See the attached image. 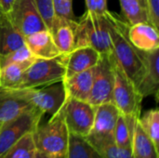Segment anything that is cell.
<instances>
[{"mask_svg": "<svg viewBox=\"0 0 159 158\" xmlns=\"http://www.w3.org/2000/svg\"><path fill=\"white\" fill-rule=\"evenodd\" d=\"M131 150L133 158H159L158 149L142 129L138 120L133 131Z\"/></svg>", "mask_w": 159, "mask_h": 158, "instance_id": "ffe728a7", "label": "cell"}, {"mask_svg": "<svg viewBox=\"0 0 159 158\" xmlns=\"http://www.w3.org/2000/svg\"><path fill=\"white\" fill-rule=\"evenodd\" d=\"M87 10L97 15H103L108 11L107 0H86Z\"/></svg>", "mask_w": 159, "mask_h": 158, "instance_id": "4dcf8cb0", "label": "cell"}, {"mask_svg": "<svg viewBox=\"0 0 159 158\" xmlns=\"http://www.w3.org/2000/svg\"><path fill=\"white\" fill-rule=\"evenodd\" d=\"M90 47L100 54H112V41L106 13L97 15L89 12L77 20L75 32V48Z\"/></svg>", "mask_w": 159, "mask_h": 158, "instance_id": "7a4b0ae2", "label": "cell"}, {"mask_svg": "<svg viewBox=\"0 0 159 158\" xmlns=\"http://www.w3.org/2000/svg\"><path fill=\"white\" fill-rule=\"evenodd\" d=\"M142 129L151 139L155 146H159V111L157 108L148 110L144 115L138 118Z\"/></svg>", "mask_w": 159, "mask_h": 158, "instance_id": "484cf974", "label": "cell"}, {"mask_svg": "<svg viewBox=\"0 0 159 158\" xmlns=\"http://www.w3.org/2000/svg\"><path fill=\"white\" fill-rule=\"evenodd\" d=\"M119 111L114 103H103L95 107V116L90 132L86 137L89 141L114 138V130Z\"/></svg>", "mask_w": 159, "mask_h": 158, "instance_id": "8fae6325", "label": "cell"}, {"mask_svg": "<svg viewBox=\"0 0 159 158\" xmlns=\"http://www.w3.org/2000/svg\"><path fill=\"white\" fill-rule=\"evenodd\" d=\"M147 11L151 23L159 28V0H146Z\"/></svg>", "mask_w": 159, "mask_h": 158, "instance_id": "1f68e13d", "label": "cell"}, {"mask_svg": "<svg viewBox=\"0 0 159 158\" xmlns=\"http://www.w3.org/2000/svg\"><path fill=\"white\" fill-rule=\"evenodd\" d=\"M34 108L26 98L23 88H0V123L9 121Z\"/></svg>", "mask_w": 159, "mask_h": 158, "instance_id": "4fadbf2b", "label": "cell"}, {"mask_svg": "<svg viewBox=\"0 0 159 158\" xmlns=\"http://www.w3.org/2000/svg\"><path fill=\"white\" fill-rule=\"evenodd\" d=\"M36 152L33 133L24 135L4 156L3 158H33Z\"/></svg>", "mask_w": 159, "mask_h": 158, "instance_id": "4316f807", "label": "cell"}, {"mask_svg": "<svg viewBox=\"0 0 159 158\" xmlns=\"http://www.w3.org/2000/svg\"><path fill=\"white\" fill-rule=\"evenodd\" d=\"M106 17L109 22L113 55L126 75L138 88L143 77L145 68L139 54V49L129 39L128 30L129 25L116 13L109 10L106 12Z\"/></svg>", "mask_w": 159, "mask_h": 158, "instance_id": "6da1fadb", "label": "cell"}, {"mask_svg": "<svg viewBox=\"0 0 159 158\" xmlns=\"http://www.w3.org/2000/svg\"><path fill=\"white\" fill-rule=\"evenodd\" d=\"M89 142L99 151L102 158H133L131 148H121L116 146L114 138Z\"/></svg>", "mask_w": 159, "mask_h": 158, "instance_id": "d4e9b609", "label": "cell"}, {"mask_svg": "<svg viewBox=\"0 0 159 158\" xmlns=\"http://www.w3.org/2000/svg\"><path fill=\"white\" fill-rule=\"evenodd\" d=\"M139 54L145 70L137 90L143 98L155 96L157 101L159 91V48L150 51L139 49Z\"/></svg>", "mask_w": 159, "mask_h": 158, "instance_id": "7c38bea8", "label": "cell"}, {"mask_svg": "<svg viewBox=\"0 0 159 158\" xmlns=\"http://www.w3.org/2000/svg\"><path fill=\"white\" fill-rule=\"evenodd\" d=\"M24 36L20 34L4 15L0 20V58L24 46Z\"/></svg>", "mask_w": 159, "mask_h": 158, "instance_id": "d6986e66", "label": "cell"}, {"mask_svg": "<svg viewBox=\"0 0 159 158\" xmlns=\"http://www.w3.org/2000/svg\"><path fill=\"white\" fill-rule=\"evenodd\" d=\"M114 71L115 83L113 89V103L123 115L139 118L143 98L139 93L134 84L126 75L115 57Z\"/></svg>", "mask_w": 159, "mask_h": 158, "instance_id": "5b68a950", "label": "cell"}, {"mask_svg": "<svg viewBox=\"0 0 159 158\" xmlns=\"http://www.w3.org/2000/svg\"><path fill=\"white\" fill-rule=\"evenodd\" d=\"M100 55L101 54L98 51L90 47L74 48V50L67 55L63 80L96 66L99 61Z\"/></svg>", "mask_w": 159, "mask_h": 158, "instance_id": "5bb4252c", "label": "cell"}, {"mask_svg": "<svg viewBox=\"0 0 159 158\" xmlns=\"http://www.w3.org/2000/svg\"><path fill=\"white\" fill-rule=\"evenodd\" d=\"M67 55L61 54L47 60L36 59L25 71L20 88H35L63 81Z\"/></svg>", "mask_w": 159, "mask_h": 158, "instance_id": "277c9868", "label": "cell"}, {"mask_svg": "<svg viewBox=\"0 0 159 158\" xmlns=\"http://www.w3.org/2000/svg\"><path fill=\"white\" fill-rule=\"evenodd\" d=\"M15 0H0V8L2 12L4 14H7L10 10Z\"/></svg>", "mask_w": 159, "mask_h": 158, "instance_id": "d6a6232c", "label": "cell"}, {"mask_svg": "<svg viewBox=\"0 0 159 158\" xmlns=\"http://www.w3.org/2000/svg\"><path fill=\"white\" fill-rule=\"evenodd\" d=\"M64 158H102L86 137L69 133L68 147Z\"/></svg>", "mask_w": 159, "mask_h": 158, "instance_id": "7402d4cb", "label": "cell"}, {"mask_svg": "<svg viewBox=\"0 0 159 158\" xmlns=\"http://www.w3.org/2000/svg\"><path fill=\"white\" fill-rule=\"evenodd\" d=\"M78 20V19H77ZM77 20L54 17L49 29L55 45L61 54H69L75 48V32Z\"/></svg>", "mask_w": 159, "mask_h": 158, "instance_id": "2e32d148", "label": "cell"}, {"mask_svg": "<svg viewBox=\"0 0 159 158\" xmlns=\"http://www.w3.org/2000/svg\"><path fill=\"white\" fill-rule=\"evenodd\" d=\"M95 76V66L62 81L66 98L88 102Z\"/></svg>", "mask_w": 159, "mask_h": 158, "instance_id": "ac0fdd59", "label": "cell"}, {"mask_svg": "<svg viewBox=\"0 0 159 158\" xmlns=\"http://www.w3.org/2000/svg\"><path fill=\"white\" fill-rule=\"evenodd\" d=\"M24 43L35 59H52L61 54L55 45L48 29L35 32L25 36Z\"/></svg>", "mask_w": 159, "mask_h": 158, "instance_id": "9a60e30c", "label": "cell"}, {"mask_svg": "<svg viewBox=\"0 0 159 158\" xmlns=\"http://www.w3.org/2000/svg\"><path fill=\"white\" fill-rule=\"evenodd\" d=\"M4 15H5V14H4V13L2 12V10H1V8H0V20L2 19V17H3Z\"/></svg>", "mask_w": 159, "mask_h": 158, "instance_id": "d590c367", "label": "cell"}, {"mask_svg": "<svg viewBox=\"0 0 159 158\" xmlns=\"http://www.w3.org/2000/svg\"><path fill=\"white\" fill-rule=\"evenodd\" d=\"M1 124H2V123H0V126H1Z\"/></svg>", "mask_w": 159, "mask_h": 158, "instance_id": "8d00e7d4", "label": "cell"}, {"mask_svg": "<svg viewBox=\"0 0 159 158\" xmlns=\"http://www.w3.org/2000/svg\"><path fill=\"white\" fill-rule=\"evenodd\" d=\"M140 1V3H141V5L144 7V8H146L147 9V5H146V0H139ZM148 12V11H147Z\"/></svg>", "mask_w": 159, "mask_h": 158, "instance_id": "e575fe53", "label": "cell"}, {"mask_svg": "<svg viewBox=\"0 0 159 158\" xmlns=\"http://www.w3.org/2000/svg\"><path fill=\"white\" fill-rule=\"evenodd\" d=\"M137 120V117L126 116L119 113L114 130V139L116 146L131 148L132 136Z\"/></svg>", "mask_w": 159, "mask_h": 158, "instance_id": "603a6c76", "label": "cell"}, {"mask_svg": "<svg viewBox=\"0 0 159 158\" xmlns=\"http://www.w3.org/2000/svg\"><path fill=\"white\" fill-rule=\"evenodd\" d=\"M114 83V55L101 54L95 66L94 81L88 102L94 107L103 103H113Z\"/></svg>", "mask_w": 159, "mask_h": 158, "instance_id": "52a82bcc", "label": "cell"}, {"mask_svg": "<svg viewBox=\"0 0 159 158\" xmlns=\"http://www.w3.org/2000/svg\"><path fill=\"white\" fill-rule=\"evenodd\" d=\"M23 91L34 107L50 115L59 112L66 101L62 81L35 88H23Z\"/></svg>", "mask_w": 159, "mask_h": 158, "instance_id": "30bf717a", "label": "cell"}, {"mask_svg": "<svg viewBox=\"0 0 159 158\" xmlns=\"http://www.w3.org/2000/svg\"><path fill=\"white\" fill-rule=\"evenodd\" d=\"M36 60L32 53L30 52L29 48L24 45L21 47L12 51L11 53H9L8 55L0 58V68L10 64V63H16V62H23V61H34Z\"/></svg>", "mask_w": 159, "mask_h": 158, "instance_id": "83f0119b", "label": "cell"}, {"mask_svg": "<svg viewBox=\"0 0 159 158\" xmlns=\"http://www.w3.org/2000/svg\"><path fill=\"white\" fill-rule=\"evenodd\" d=\"M37 151L55 158H64L69 141V131L65 124L62 107L48 123L38 126L33 133Z\"/></svg>", "mask_w": 159, "mask_h": 158, "instance_id": "3957f363", "label": "cell"}, {"mask_svg": "<svg viewBox=\"0 0 159 158\" xmlns=\"http://www.w3.org/2000/svg\"><path fill=\"white\" fill-rule=\"evenodd\" d=\"M35 61V60H34ZM34 61L16 62L0 68V88L17 89L20 88L23 74Z\"/></svg>", "mask_w": 159, "mask_h": 158, "instance_id": "44dd1931", "label": "cell"}, {"mask_svg": "<svg viewBox=\"0 0 159 158\" xmlns=\"http://www.w3.org/2000/svg\"><path fill=\"white\" fill-rule=\"evenodd\" d=\"M33 158H55V157H53V156H49V155H47V154H45V153H43V152H40V151H37V150H36V152H35V154H34V157Z\"/></svg>", "mask_w": 159, "mask_h": 158, "instance_id": "836d02e7", "label": "cell"}, {"mask_svg": "<svg viewBox=\"0 0 159 158\" xmlns=\"http://www.w3.org/2000/svg\"><path fill=\"white\" fill-rule=\"evenodd\" d=\"M5 15L24 37L48 29L34 0H15L10 10Z\"/></svg>", "mask_w": 159, "mask_h": 158, "instance_id": "ba28073f", "label": "cell"}, {"mask_svg": "<svg viewBox=\"0 0 159 158\" xmlns=\"http://www.w3.org/2000/svg\"><path fill=\"white\" fill-rule=\"evenodd\" d=\"M44 114L34 107L17 117L4 122L0 126V158L4 157L6 153L24 135L34 133Z\"/></svg>", "mask_w": 159, "mask_h": 158, "instance_id": "8992f818", "label": "cell"}, {"mask_svg": "<svg viewBox=\"0 0 159 158\" xmlns=\"http://www.w3.org/2000/svg\"><path fill=\"white\" fill-rule=\"evenodd\" d=\"M128 36L131 44L143 51L159 48L158 29L152 23L140 22L129 26Z\"/></svg>", "mask_w": 159, "mask_h": 158, "instance_id": "e0dca14e", "label": "cell"}, {"mask_svg": "<svg viewBox=\"0 0 159 158\" xmlns=\"http://www.w3.org/2000/svg\"><path fill=\"white\" fill-rule=\"evenodd\" d=\"M54 17L77 20L73 10V0H52Z\"/></svg>", "mask_w": 159, "mask_h": 158, "instance_id": "f1b7e54d", "label": "cell"}, {"mask_svg": "<svg viewBox=\"0 0 159 158\" xmlns=\"http://www.w3.org/2000/svg\"><path fill=\"white\" fill-rule=\"evenodd\" d=\"M44 21L49 30L54 19V11L52 7V0H34Z\"/></svg>", "mask_w": 159, "mask_h": 158, "instance_id": "f546056e", "label": "cell"}, {"mask_svg": "<svg viewBox=\"0 0 159 158\" xmlns=\"http://www.w3.org/2000/svg\"><path fill=\"white\" fill-rule=\"evenodd\" d=\"M119 3L125 20L129 25L140 22L151 23L147 9L141 5L139 0H119Z\"/></svg>", "mask_w": 159, "mask_h": 158, "instance_id": "cb8c5ba5", "label": "cell"}, {"mask_svg": "<svg viewBox=\"0 0 159 158\" xmlns=\"http://www.w3.org/2000/svg\"><path fill=\"white\" fill-rule=\"evenodd\" d=\"M64 120L69 133L87 137L91 130L95 107L88 102L66 98L62 106Z\"/></svg>", "mask_w": 159, "mask_h": 158, "instance_id": "9c48e42d", "label": "cell"}]
</instances>
